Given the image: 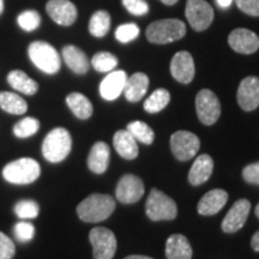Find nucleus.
I'll list each match as a JSON object with an SVG mask.
<instances>
[{
	"instance_id": "f257e3e1",
	"label": "nucleus",
	"mask_w": 259,
	"mask_h": 259,
	"mask_svg": "<svg viewBox=\"0 0 259 259\" xmlns=\"http://www.w3.org/2000/svg\"><path fill=\"white\" fill-rule=\"evenodd\" d=\"M115 209V200L109 194L93 193L77 206L78 218L84 222L95 223L105 221Z\"/></svg>"
},
{
	"instance_id": "f03ea898",
	"label": "nucleus",
	"mask_w": 259,
	"mask_h": 259,
	"mask_svg": "<svg viewBox=\"0 0 259 259\" xmlns=\"http://www.w3.org/2000/svg\"><path fill=\"white\" fill-rule=\"evenodd\" d=\"M72 148V138L70 132L64 127L53 128L46 136L42 143V154L47 161L59 163L69 156Z\"/></svg>"
},
{
	"instance_id": "7ed1b4c3",
	"label": "nucleus",
	"mask_w": 259,
	"mask_h": 259,
	"mask_svg": "<svg viewBox=\"0 0 259 259\" xmlns=\"http://www.w3.org/2000/svg\"><path fill=\"white\" fill-rule=\"evenodd\" d=\"M41 168L34 158L22 157L10 162L3 169V177L10 184L15 185H28L38 179Z\"/></svg>"
},
{
	"instance_id": "20e7f679",
	"label": "nucleus",
	"mask_w": 259,
	"mask_h": 259,
	"mask_svg": "<svg viewBox=\"0 0 259 259\" xmlns=\"http://www.w3.org/2000/svg\"><path fill=\"white\" fill-rule=\"evenodd\" d=\"M186 35V27L184 22L177 18L160 19L149 25L147 38L149 42L156 45H166L178 41Z\"/></svg>"
},
{
	"instance_id": "39448f33",
	"label": "nucleus",
	"mask_w": 259,
	"mask_h": 259,
	"mask_svg": "<svg viewBox=\"0 0 259 259\" xmlns=\"http://www.w3.org/2000/svg\"><path fill=\"white\" fill-rule=\"evenodd\" d=\"M32 64L47 74H56L60 70V57L56 48L44 41H35L28 48Z\"/></svg>"
},
{
	"instance_id": "423d86ee",
	"label": "nucleus",
	"mask_w": 259,
	"mask_h": 259,
	"mask_svg": "<svg viewBox=\"0 0 259 259\" xmlns=\"http://www.w3.org/2000/svg\"><path fill=\"white\" fill-rule=\"evenodd\" d=\"M145 211L151 221H169L178 215L177 203L161 191L153 189L149 194Z\"/></svg>"
},
{
	"instance_id": "0eeeda50",
	"label": "nucleus",
	"mask_w": 259,
	"mask_h": 259,
	"mask_svg": "<svg viewBox=\"0 0 259 259\" xmlns=\"http://www.w3.org/2000/svg\"><path fill=\"white\" fill-rule=\"evenodd\" d=\"M89 240L93 246L94 259H112L116 251L114 233L105 227H95L90 231Z\"/></svg>"
},
{
	"instance_id": "6e6552de",
	"label": "nucleus",
	"mask_w": 259,
	"mask_h": 259,
	"mask_svg": "<svg viewBox=\"0 0 259 259\" xmlns=\"http://www.w3.org/2000/svg\"><path fill=\"white\" fill-rule=\"evenodd\" d=\"M196 111L202 124L213 125L221 115V103L211 90L203 89L196 97Z\"/></svg>"
},
{
	"instance_id": "1a4fd4ad",
	"label": "nucleus",
	"mask_w": 259,
	"mask_h": 259,
	"mask_svg": "<svg viewBox=\"0 0 259 259\" xmlns=\"http://www.w3.org/2000/svg\"><path fill=\"white\" fill-rule=\"evenodd\" d=\"M185 15L194 30L203 31L212 23L213 10L206 0H187Z\"/></svg>"
},
{
	"instance_id": "9d476101",
	"label": "nucleus",
	"mask_w": 259,
	"mask_h": 259,
	"mask_svg": "<svg viewBox=\"0 0 259 259\" xmlns=\"http://www.w3.org/2000/svg\"><path fill=\"white\" fill-rule=\"evenodd\" d=\"M200 147L199 138L189 131H178L171 135V153L179 161H189L196 156Z\"/></svg>"
},
{
	"instance_id": "9b49d317",
	"label": "nucleus",
	"mask_w": 259,
	"mask_h": 259,
	"mask_svg": "<svg viewBox=\"0 0 259 259\" xmlns=\"http://www.w3.org/2000/svg\"><path fill=\"white\" fill-rule=\"evenodd\" d=\"M116 198L124 204L138 202L144 194V184L134 174H126L120 179L115 190Z\"/></svg>"
},
{
	"instance_id": "f8f14e48",
	"label": "nucleus",
	"mask_w": 259,
	"mask_h": 259,
	"mask_svg": "<svg viewBox=\"0 0 259 259\" xmlns=\"http://www.w3.org/2000/svg\"><path fill=\"white\" fill-rule=\"evenodd\" d=\"M46 11L56 23L63 27L72 25L77 19V8L70 0H50Z\"/></svg>"
},
{
	"instance_id": "ddd939ff",
	"label": "nucleus",
	"mask_w": 259,
	"mask_h": 259,
	"mask_svg": "<svg viewBox=\"0 0 259 259\" xmlns=\"http://www.w3.org/2000/svg\"><path fill=\"white\" fill-rule=\"evenodd\" d=\"M251 210V203L247 199H239L227 212L222 221V231L226 233H235L241 229L248 218Z\"/></svg>"
},
{
	"instance_id": "4468645a",
	"label": "nucleus",
	"mask_w": 259,
	"mask_h": 259,
	"mask_svg": "<svg viewBox=\"0 0 259 259\" xmlns=\"http://www.w3.org/2000/svg\"><path fill=\"white\" fill-rule=\"evenodd\" d=\"M238 103L246 112L254 111L259 106V78L251 76L241 80L238 89Z\"/></svg>"
},
{
	"instance_id": "2eb2a0df",
	"label": "nucleus",
	"mask_w": 259,
	"mask_h": 259,
	"mask_svg": "<svg viewBox=\"0 0 259 259\" xmlns=\"http://www.w3.org/2000/svg\"><path fill=\"white\" fill-rule=\"evenodd\" d=\"M170 73L179 83L189 84L192 82L196 69L193 58L189 52H178L170 61Z\"/></svg>"
},
{
	"instance_id": "dca6fc26",
	"label": "nucleus",
	"mask_w": 259,
	"mask_h": 259,
	"mask_svg": "<svg viewBox=\"0 0 259 259\" xmlns=\"http://www.w3.org/2000/svg\"><path fill=\"white\" fill-rule=\"evenodd\" d=\"M229 46L240 54H252L258 51L259 37L255 32L245 28H238L229 34Z\"/></svg>"
},
{
	"instance_id": "f3484780",
	"label": "nucleus",
	"mask_w": 259,
	"mask_h": 259,
	"mask_svg": "<svg viewBox=\"0 0 259 259\" xmlns=\"http://www.w3.org/2000/svg\"><path fill=\"white\" fill-rule=\"evenodd\" d=\"M127 76L124 71H113L108 73L100 84V94L107 101H113L118 99L124 92Z\"/></svg>"
},
{
	"instance_id": "a211bd4d",
	"label": "nucleus",
	"mask_w": 259,
	"mask_h": 259,
	"mask_svg": "<svg viewBox=\"0 0 259 259\" xmlns=\"http://www.w3.org/2000/svg\"><path fill=\"white\" fill-rule=\"evenodd\" d=\"M227 200H228V193L225 190H211L202 197L197 205V210L203 216L215 215L226 205Z\"/></svg>"
},
{
	"instance_id": "6ab92c4d",
	"label": "nucleus",
	"mask_w": 259,
	"mask_h": 259,
	"mask_svg": "<svg viewBox=\"0 0 259 259\" xmlns=\"http://www.w3.org/2000/svg\"><path fill=\"white\" fill-rule=\"evenodd\" d=\"M213 170V161L208 154L200 155L194 160L189 171V181L191 185H202L209 180Z\"/></svg>"
},
{
	"instance_id": "aec40b11",
	"label": "nucleus",
	"mask_w": 259,
	"mask_h": 259,
	"mask_svg": "<svg viewBox=\"0 0 259 259\" xmlns=\"http://www.w3.org/2000/svg\"><path fill=\"white\" fill-rule=\"evenodd\" d=\"M111 157L109 147L103 142H97L93 145L88 156L89 169L95 174H103L107 170Z\"/></svg>"
},
{
	"instance_id": "412c9836",
	"label": "nucleus",
	"mask_w": 259,
	"mask_h": 259,
	"mask_svg": "<svg viewBox=\"0 0 259 259\" xmlns=\"http://www.w3.org/2000/svg\"><path fill=\"white\" fill-rule=\"evenodd\" d=\"M149 88V78L145 73L137 72L126 79L125 97L130 102H138L143 99Z\"/></svg>"
},
{
	"instance_id": "4be33fe9",
	"label": "nucleus",
	"mask_w": 259,
	"mask_h": 259,
	"mask_svg": "<svg viewBox=\"0 0 259 259\" xmlns=\"http://www.w3.org/2000/svg\"><path fill=\"white\" fill-rule=\"evenodd\" d=\"M113 144L116 153L122 158L126 160H134L138 156V147H137V141L132 137V135L130 134L127 130H120L114 135L113 138Z\"/></svg>"
},
{
	"instance_id": "5701e85b",
	"label": "nucleus",
	"mask_w": 259,
	"mask_h": 259,
	"mask_svg": "<svg viewBox=\"0 0 259 259\" xmlns=\"http://www.w3.org/2000/svg\"><path fill=\"white\" fill-rule=\"evenodd\" d=\"M166 257L167 259L192 258V247L187 238L181 234L170 235L166 242Z\"/></svg>"
},
{
	"instance_id": "b1692460",
	"label": "nucleus",
	"mask_w": 259,
	"mask_h": 259,
	"mask_svg": "<svg viewBox=\"0 0 259 259\" xmlns=\"http://www.w3.org/2000/svg\"><path fill=\"white\" fill-rule=\"evenodd\" d=\"M63 58L67 66L77 74H85L89 70V59L82 50L76 46L63 48Z\"/></svg>"
},
{
	"instance_id": "393cba45",
	"label": "nucleus",
	"mask_w": 259,
	"mask_h": 259,
	"mask_svg": "<svg viewBox=\"0 0 259 259\" xmlns=\"http://www.w3.org/2000/svg\"><path fill=\"white\" fill-rule=\"evenodd\" d=\"M8 82L15 90L25 95H34L38 90V84L21 70L11 71L8 76Z\"/></svg>"
},
{
	"instance_id": "a878e982",
	"label": "nucleus",
	"mask_w": 259,
	"mask_h": 259,
	"mask_svg": "<svg viewBox=\"0 0 259 259\" xmlns=\"http://www.w3.org/2000/svg\"><path fill=\"white\" fill-rule=\"evenodd\" d=\"M66 103L69 108L72 111V113L77 118L89 119L93 115V105L89 101L88 97H85L83 94L79 93H72L66 97Z\"/></svg>"
},
{
	"instance_id": "bb28decb",
	"label": "nucleus",
	"mask_w": 259,
	"mask_h": 259,
	"mask_svg": "<svg viewBox=\"0 0 259 259\" xmlns=\"http://www.w3.org/2000/svg\"><path fill=\"white\" fill-rule=\"evenodd\" d=\"M0 108L14 115H22L28 111V105L24 99L17 94L3 92L0 93Z\"/></svg>"
},
{
	"instance_id": "cd10ccee",
	"label": "nucleus",
	"mask_w": 259,
	"mask_h": 259,
	"mask_svg": "<svg viewBox=\"0 0 259 259\" xmlns=\"http://www.w3.org/2000/svg\"><path fill=\"white\" fill-rule=\"evenodd\" d=\"M111 28V16L107 11L100 10L92 16L89 22V31L93 36L103 37Z\"/></svg>"
},
{
	"instance_id": "c85d7f7f",
	"label": "nucleus",
	"mask_w": 259,
	"mask_h": 259,
	"mask_svg": "<svg viewBox=\"0 0 259 259\" xmlns=\"http://www.w3.org/2000/svg\"><path fill=\"white\" fill-rule=\"evenodd\" d=\"M170 101V94L166 89H157L145 100L144 109L148 113H158L166 108Z\"/></svg>"
},
{
	"instance_id": "c756f323",
	"label": "nucleus",
	"mask_w": 259,
	"mask_h": 259,
	"mask_svg": "<svg viewBox=\"0 0 259 259\" xmlns=\"http://www.w3.org/2000/svg\"><path fill=\"white\" fill-rule=\"evenodd\" d=\"M126 130L132 135L136 141H139L143 144H151L154 142L155 134L149 125L143 121H132L127 125Z\"/></svg>"
},
{
	"instance_id": "7c9ffc66",
	"label": "nucleus",
	"mask_w": 259,
	"mask_h": 259,
	"mask_svg": "<svg viewBox=\"0 0 259 259\" xmlns=\"http://www.w3.org/2000/svg\"><path fill=\"white\" fill-rule=\"evenodd\" d=\"M92 65L99 72H111L118 65V58L109 52H99L93 57Z\"/></svg>"
},
{
	"instance_id": "2f4dec72",
	"label": "nucleus",
	"mask_w": 259,
	"mask_h": 259,
	"mask_svg": "<svg viewBox=\"0 0 259 259\" xmlns=\"http://www.w3.org/2000/svg\"><path fill=\"white\" fill-rule=\"evenodd\" d=\"M40 128V121L36 118L27 116L14 126V135L18 138H28L34 136Z\"/></svg>"
},
{
	"instance_id": "473e14b6",
	"label": "nucleus",
	"mask_w": 259,
	"mask_h": 259,
	"mask_svg": "<svg viewBox=\"0 0 259 259\" xmlns=\"http://www.w3.org/2000/svg\"><path fill=\"white\" fill-rule=\"evenodd\" d=\"M40 212V206L31 199H23L15 205V213L22 220L36 219Z\"/></svg>"
},
{
	"instance_id": "72a5a7b5",
	"label": "nucleus",
	"mask_w": 259,
	"mask_h": 259,
	"mask_svg": "<svg viewBox=\"0 0 259 259\" xmlns=\"http://www.w3.org/2000/svg\"><path fill=\"white\" fill-rule=\"evenodd\" d=\"M18 25L25 31H32L37 29L41 24V17L35 10H27L22 12L17 18Z\"/></svg>"
},
{
	"instance_id": "f704fd0d",
	"label": "nucleus",
	"mask_w": 259,
	"mask_h": 259,
	"mask_svg": "<svg viewBox=\"0 0 259 259\" xmlns=\"http://www.w3.org/2000/svg\"><path fill=\"white\" fill-rule=\"evenodd\" d=\"M139 35V27L135 23L122 24L116 28L115 37L116 40L121 44H127V42L134 41Z\"/></svg>"
},
{
	"instance_id": "c9c22d12",
	"label": "nucleus",
	"mask_w": 259,
	"mask_h": 259,
	"mask_svg": "<svg viewBox=\"0 0 259 259\" xmlns=\"http://www.w3.org/2000/svg\"><path fill=\"white\" fill-rule=\"evenodd\" d=\"M14 233L16 239L21 242H28L32 240L35 235V227L32 223L28 222V221H21L18 223H16L15 228H14Z\"/></svg>"
},
{
	"instance_id": "e433bc0d",
	"label": "nucleus",
	"mask_w": 259,
	"mask_h": 259,
	"mask_svg": "<svg viewBox=\"0 0 259 259\" xmlns=\"http://www.w3.org/2000/svg\"><path fill=\"white\" fill-rule=\"evenodd\" d=\"M16 253L14 241L8 235L0 232V259H12Z\"/></svg>"
},
{
	"instance_id": "4c0bfd02",
	"label": "nucleus",
	"mask_w": 259,
	"mask_h": 259,
	"mask_svg": "<svg viewBox=\"0 0 259 259\" xmlns=\"http://www.w3.org/2000/svg\"><path fill=\"white\" fill-rule=\"evenodd\" d=\"M122 4L130 14L135 16H144L149 12V5L145 0H122Z\"/></svg>"
},
{
	"instance_id": "58836bf2",
	"label": "nucleus",
	"mask_w": 259,
	"mask_h": 259,
	"mask_svg": "<svg viewBox=\"0 0 259 259\" xmlns=\"http://www.w3.org/2000/svg\"><path fill=\"white\" fill-rule=\"evenodd\" d=\"M235 4L244 14L259 17V0H235Z\"/></svg>"
},
{
	"instance_id": "ea45409f",
	"label": "nucleus",
	"mask_w": 259,
	"mask_h": 259,
	"mask_svg": "<svg viewBox=\"0 0 259 259\" xmlns=\"http://www.w3.org/2000/svg\"><path fill=\"white\" fill-rule=\"evenodd\" d=\"M242 178L246 183L259 185V162L246 166L242 170Z\"/></svg>"
},
{
	"instance_id": "a19ab883",
	"label": "nucleus",
	"mask_w": 259,
	"mask_h": 259,
	"mask_svg": "<svg viewBox=\"0 0 259 259\" xmlns=\"http://www.w3.org/2000/svg\"><path fill=\"white\" fill-rule=\"evenodd\" d=\"M251 246L254 251L259 252V231L257 233H254V235L252 236Z\"/></svg>"
},
{
	"instance_id": "79ce46f5",
	"label": "nucleus",
	"mask_w": 259,
	"mask_h": 259,
	"mask_svg": "<svg viewBox=\"0 0 259 259\" xmlns=\"http://www.w3.org/2000/svg\"><path fill=\"white\" fill-rule=\"evenodd\" d=\"M216 3H218V5L220 6V8L227 9L232 5L233 0H216Z\"/></svg>"
},
{
	"instance_id": "37998d69",
	"label": "nucleus",
	"mask_w": 259,
	"mask_h": 259,
	"mask_svg": "<svg viewBox=\"0 0 259 259\" xmlns=\"http://www.w3.org/2000/svg\"><path fill=\"white\" fill-rule=\"evenodd\" d=\"M125 259H153L150 257H147V255H138V254H134V255H128Z\"/></svg>"
},
{
	"instance_id": "c03bdc74",
	"label": "nucleus",
	"mask_w": 259,
	"mask_h": 259,
	"mask_svg": "<svg viewBox=\"0 0 259 259\" xmlns=\"http://www.w3.org/2000/svg\"><path fill=\"white\" fill-rule=\"evenodd\" d=\"M161 2L166 5H174L176 3H178V0H161Z\"/></svg>"
},
{
	"instance_id": "a18cd8bd",
	"label": "nucleus",
	"mask_w": 259,
	"mask_h": 259,
	"mask_svg": "<svg viewBox=\"0 0 259 259\" xmlns=\"http://www.w3.org/2000/svg\"><path fill=\"white\" fill-rule=\"evenodd\" d=\"M3 10H4V0H0V15H2Z\"/></svg>"
},
{
	"instance_id": "49530a36",
	"label": "nucleus",
	"mask_w": 259,
	"mask_h": 259,
	"mask_svg": "<svg viewBox=\"0 0 259 259\" xmlns=\"http://www.w3.org/2000/svg\"><path fill=\"white\" fill-rule=\"evenodd\" d=\"M255 215H257V218L259 219V203L257 204V206H255Z\"/></svg>"
}]
</instances>
